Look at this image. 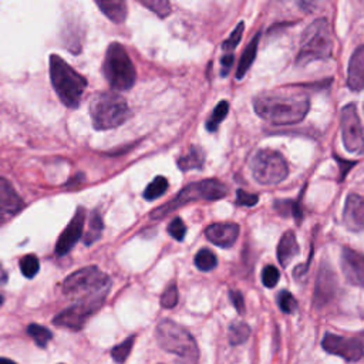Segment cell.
Instances as JSON below:
<instances>
[{
  "label": "cell",
  "instance_id": "1",
  "mask_svg": "<svg viewBox=\"0 0 364 364\" xmlns=\"http://www.w3.org/2000/svg\"><path fill=\"white\" fill-rule=\"evenodd\" d=\"M256 114L273 125H291L300 122L309 108V97L296 91L262 92L253 100Z\"/></svg>",
  "mask_w": 364,
  "mask_h": 364
},
{
  "label": "cell",
  "instance_id": "2",
  "mask_svg": "<svg viewBox=\"0 0 364 364\" xmlns=\"http://www.w3.org/2000/svg\"><path fill=\"white\" fill-rule=\"evenodd\" d=\"M111 287L109 277L97 266H85L73 272L63 282V293L75 301L87 299H105Z\"/></svg>",
  "mask_w": 364,
  "mask_h": 364
},
{
  "label": "cell",
  "instance_id": "3",
  "mask_svg": "<svg viewBox=\"0 0 364 364\" xmlns=\"http://www.w3.org/2000/svg\"><path fill=\"white\" fill-rule=\"evenodd\" d=\"M50 78L61 102L68 108H77L87 80L57 54L50 55Z\"/></svg>",
  "mask_w": 364,
  "mask_h": 364
},
{
  "label": "cell",
  "instance_id": "4",
  "mask_svg": "<svg viewBox=\"0 0 364 364\" xmlns=\"http://www.w3.org/2000/svg\"><path fill=\"white\" fill-rule=\"evenodd\" d=\"M156 341L168 353L175 354L182 364H198L199 348L193 336L172 320H161L156 326Z\"/></svg>",
  "mask_w": 364,
  "mask_h": 364
},
{
  "label": "cell",
  "instance_id": "5",
  "mask_svg": "<svg viewBox=\"0 0 364 364\" xmlns=\"http://www.w3.org/2000/svg\"><path fill=\"white\" fill-rule=\"evenodd\" d=\"M90 115L92 127L104 131L124 124L129 118L131 111L122 95L114 91H102L91 97Z\"/></svg>",
  "mask_w": 364,
  "mask_h": 364
},
{
  "label": "cell",
  "instance_id": "6",
  "mask_svg": "<svg viewBox=\"0 0 364 364\" xmlns=\"http://www.w3.org/2000/svg\"><path fill=\"white\" fill-rule=\"evenodd\" d=\"M333 54V36L327 18H316L303 31L300 50L296 55L297 65H306L316 60H326Z\"/></svg>",
  "mask_w": 364,
  "mask_h": 364
},
{
  "label": "cell",
  "instance_id": "7",
  "mask_svg": "<svg viewBox=\"0 0 364 364\" xmlns=\"http://www.w3.org/2000/svg\"><path fill=\"white\" fill-rule=\"evenodd\" d=\"M102 74L109 87L117 91H127L136 80L135 67L121 43H111L105 51Z\"/></svg>",
  "mask_w": 364,
  "mask_h": 364
},
{
  "label": "cell",
  "instance_id": "8",
  "mask_svg": "<svg viewBox=\"0 0 364 364\" xmlns=\"http://www.w3.org/2000/svg\"><path fill=\"white\" fill-rule=\"evenodd\" d=\"M228 193V186L219 179H203L198 182H192L185 186L173 199L166 202L165 205L156 208L151 212L152 219H161L165 215L173 212L176 208L186 205L188 202L205 199V200H218L225 198Z\"/></svg>",
  "mask_w": 364,
  "mask_h": 364
},
{
  "label": "cell",
  "instance_id": "9",
  "mask_svg": "<svg viewBox=\"0 0 364 364\" xmlns=\"http://www.w3.org/2000/svg\"><path fill=\"white\" fill-rule=\"evenodd\" d=\"M253 178L262 185H276L286 179L289 173L284 158L273 149H260L250 159Z\"/></svg>",
  "mask_w": 364,
  "mask_h": 364
},
{
  "label": "cell",
  "instance_id": "10",
  "mask_svg": "<svg viewBox=\"0 0 364 364\" xmlns=\"http://www.w3.org/2000/svg\"><path fill=\"white\" fill-rule=\"evenodd\" d=\"M340 129L343 145L350 154L364 152V131L354 104H347L340 111Z\"/></svg>",
  "mask_w": 364,
  "mask_h": 364
},
{
  "label": "cell",
  "instance_id": "11",
  "mask_svg": "<svg viewBox=\"0 0 364 364\" xmlns=\"http://www.w3.org/2000/svg\"><path fill=\"white\" fill-rule=\"evenodd\" d=\"M105 299H87L75 301L73 306L67 307L65 310L60 311L54 318L53 323L58 327H65L74 331H78L84 327L87 320L101 309Z\"/></svg>",
  "mask_w": 364,
  "mask_h": 364
},
{
  "label": "cell",
  "instance_id": "12",
  "mask_svg": "<svg viewBox=\"0 0 364 364\" xmlns=\"http://www.w3.org/2000/svg\"><path fill=\"white\" fill-rule=\"evenodd\" d=\"M323 348L347 361H358L364 355V341L358 337H346L327 333L321 340Z\"/></svg>",
  "mask_w": 364,
  "mask_h": 364
},
{
  "label": "cell",
  "instance_id": "13",
  "mask_svg": "<svg viewBox=\"0 0 364 364\" xmlns=\"http://www.w3.org/2000/svg\"><path fill=\"white\" fill-rule=\"evenodd\" d=\"M84 222H85V209L82 206H78L73 219L67 225V228L63 230V233L58 236V240L55 243V255L64 256L67 255L73 246L81 239L82 230H84Z\"/></svg>",
  "mask_w": 364,
  "mask_h": 364
},
{
  "label": "cell",
  "instance_id": "14",
  "mask_svg": "<svg viewBox=\"0 0 364 364\" xmlns=\"http://www.w3.org/2000/svg\"><path fill=\"white\" fill-rule=\"evenodd\" d=\"M336 290H337L336 274L333 269L326 262H323L316 279V286H314V297H313L314 306L317 309H321L326 304H328L334 297Z\"/></svg>",
  "mask_w": 364,
  "mask_h": 364
},
{
  "label": "cell",
  "instance_id": "15",
  "mask_svg": "<svg viewBox=\"0 0 364 364\" xmlns=\"http://www.w3.org/2000/svg\"><path fill=\"white\" fill-rule=\"evenodd\" d=\"M341 270L351 284L364 289V255L344 246L341 249Z\"/></svg>",
  "mask_w": 364,
  "mask_h": 364
},
{
  "label": "cell",
  "instance_id": "16",
  "mask_svg": "<svg viewBox=\"0 0 364 364\" xmlns=\"http://www.w3.org/2000/svg\"><path fill=\"white\" fill-rule=\"evenodd\" d=\"M23 208L24 200L16 192L13 185L6 178L0 176V225L6 219L17 215Z\"/></svg>",
  "mask_w": 364,
  "mask_h": 364
},
{
  "label": "cell",
  "instance_id": "17",
  "mask_svg": "<svg viewBox=\"0 0 364 364\" xmlns=\"http://www.w3.org/2000/svg\"><path fill=\"white\" fill-rule=\"evenodd\" d=\"M343 222L350 230H364V196L348 193L344 203Z\"/></svg>",
  "mask_w": 364,
  "mask_h": 364
},
{
  "label": "cell",
  "instance_id": "18",
  "mask_svg": "<svg viewBox=\"0 0 364 364\" xmlns=\"http://www.w3.org/2000/svg\"><path fill=\"white\" fill-rule=\"evenodd\" d=\"M205 236L216 246L230 247L239 236V225L232 222L212 223L205 229Z\"/></svg>",
  "mask_w": 364,
  "mask_h": 364
},
{
  "label": "cell",
  "instance_id": "19",
  "mask_svg": "<svg viewBox=\"0 0 364 364\" xmlns=\"http://www.w3.org/2000/svg\"><path fill=\"white\" fill-rule=\"evenodd\" d=\"M347 84L353 91L364 90V46H360L351 54L347 71Z\"/></svg>",
  "mask_w": 364,
  "mask_h": 364
},
{
  "label": "cell",
  "instance_id": "20",
  "mask_svg": "<svg viewBox=\"0 0 364 364\" xmlns=\"http://www.w3.org/2000/svg\"><path fill=\"white\" fill-rule=\"evenodd\" d=\"M299 255V243L296 240V235L291 230H287L282 235L277 245V259L280 264L284 267L290 263V260Z\"/></svg>",
  "mask_w": 364,
  "mask_h": 364
},
{
  "label": "cell",
  "instance_id": "21",
  "mask_svg": "<svg viewBox=\"0 0 364 364\" xmlns=\"http://www.w3.org/2000/svg\"><path fill=\"white\" fill-rule=\"evenodd\" d=\"M95 4L111 21L119 24L127 18V3L122 0H95Z\"/></svg>",
  "mask_w": 364,
  "mask_h": 364
},
{
  "label": "cell",
  "instance_id": "22",
  "mask_svg": "<svg viewBox=\"0 0 364 364\" xmlns=\"http://www.w3.org/2000/svg\"><path fill=\"white\" fill-rule=\"evenodd\" d=\"M178 168L181 171H191V169H202L205 164V152L200 146H191L185 154L178 158Z\"/></svg>",
  "mask_w": 364,
  "mask_h": 364
},
{
  "label": "cell",
  "instance_id": "23",
  "mask_svg": "<svg viewBox=\"0 0 364 364\" xmlns=\"http://www.w3.org/2000/svg\"><path fill=\"white\" fill-rule=\"evenodd\" d=\"M259 38H260V33H256V36L250 40V43L246 46V48L242 53V57L239 60L237 64V70H236V78L240 80L243 78V75L247 73V70L250 68V65L255 61L256 53H257V46H259Z\"/></svg>",
  "mask_w": 364,
  "mask_h": 364
},
{
  "label": "cell",
  "instance_id": "24",
  "mask_svg": "<svg viewBox=\"0 0 364 364\" xmlns=\"http://www.w3.org/2000/svg\"><path fill=\"white\" fill-rule=\"evenodd\" d=\"M104 230V222L102 218L100 215V212L97 209H94L90 215V220H88V228L85 230L84 235V243L87 246L92 245L94 242H97L101 237V233Z\"/></svg>",
  "mask_w": 364,
  "mask_h": 364
},
{
  "label": "cell",
  "instance_id": "25",
  "mask_svg": "<svg viewBox=\"0 0 364 364\" xmlns=\"http://www.w3.org/2000/svg\"><path fill=\"white\" fill-rule=\"evenodd\" d=\"M250 336V327L243 323V321H235L229 326V331H228V337H229V343L232 346H237L245 343Z\"/></svg>",
  "mask_w": 364,
  "mask_h": 364
},
{
  "label": "cell",
  "instance_id": "26",
  "mask_svg": "<svg viewBox=\"0 0 364 364\" xmlns=\"http://www.w3.org/2000/svg\"><path fill=\"white\" fill-rule=\"evenodd\" d=\"M168 191V179L165 176H155L144 191V198L146 200H154L161 198Z\"/></svg>",
  "mask_w": 364,
  "mask_h": 364
},
{
  "label": "cell",
  "instance_id": "27",
  "mask_svg": "<svg viewBox=\"0 0 364 364\" xmlns=\"http://www.w3.org/2000/svg\"><path fill=\"white\" fill-rule=\"evenodd\" d=\"M228 112H229V104H228V101H225V100H223V101H219V104L213 108L210 117L206 119V124H205V125H206V129L210 131V132L216 131L218 127H219V124L226 118Z\"/></svg>",
  "mask_w": 364,
  "mask_h": 364
},
{
  "label": "cell",
  "instance_id": "28",
  "mask_svg": "<svg viewBox=\"0 0 364 364\" xmlns=\"http://www.w3.org/2000/svg\"><path fill=\"white\" fill-rule=\"evenodd\" d=\"M27 334H28V336L34 340V343H36L38 347H41V348H44V347L48 344V341L53 338V333H51L47 327L40 326V324H37V323L28 324V327H27Z\"/></svg>",
  "mask_w": 364,
  "mask_h": 364
},
{
  "label": "cell",
  "instance_id": "29",
  "mask_svg": "<svg viewBox=\"0 0 364 364\" xmlns=\"http://www.w3.org/2000/svg\"><path fill=\"white\" fill-rule=\"evenodd\" d=\"M216 264H218L216 255L212 250L206 249V247L200 249L195 255V266L202 272H210L216 267Z\"/></svg>",
  "mask_w": 364,
  "mask_h": 364
},
{
  "label": "cell",
  "instance_id": "30",
  "mask_svg": "<svg viewBox=\"0 0 364 364\" xmlns=\"http://www.w3.org/2000/svg\"><path fill=\"white\" fill-rule=\"evenodd\" d=\"M134 343H135V336H129L122 343L114 346L112 350H111V357L114 358V361L118 363V364L125 363V360L128 358V355L132 350Z\"/></svg>",
  "mask_w": 364,
  "mask_h": 364
},
{
  "label": "cell",
  "instance_id": "31",
  "mask_svg": "<svg viewBox=\"0 0 364 364\" xmlns=\"http://www.w3.org/2000/svg\"><path fill=\"white\" fill-rule=\"evenodd\" d=\"M274 209L284 218L287 216H294V218H300L301 212H300V206L297 205L296 200H290V199H280L276 200L273 203Z\"/></svg>",
  "mask_w": 364,
  "mask_h": 364
},
{
  "label": "cell",
  "instance_id": "32",
  "mask_svg": "<svg viewBox=\"0 0 364 364\" xmlns=\"http://www.w3.org/2000/svg\"><path fill=\"white\" fill-rule=\"evenodd\" d=\"M20 270L21 273L28 277V279H33L38 270H40V262L37 259L36 255H26L20 259Z\"/></svg>",
  "mask_w": 364,
  "mask_h": 364
},
{
  "label": "cell",
  "instance_id": "33",
  "mask_svg": "<svg viewBox=\"0 0 364 364\" xmlns=\"http://www.w3.org/2000/svg\"><path fill=\"white\" fill-rule=\"evenodd\" d=\"M139 3L148 7L161 18H165L171 14V3L168 0H141Z\"/></svg>",
  "mask_w": 364,
  "mask_h": 364
},
{
  "label": "cell",
  "instance_id": "34",
  "mask_svg": "<svg viewBox=\"0 0 364 364\" xmlns=\"http://www.w3.org/2000/svg\"><path fill=\"white\" fill-rule=\"evenodd\" d=\"M243 30H245V24H243V21H240V23L236 26V28L232 31V34L223 41L222 48H223V51H225L226 54L233 53V50L236 48V46L240 43Z\"/></svg>",
  "mask_w": 364,
  "mask_h": 364
},
{
  "label": "cell",
  "instance_id": "35",
  "mask_svg": "<svg viewBox=\"0 0 364 364\" xmlns=\"http://www.w3.org/2000/svg\"><path fill=\"white\" fill-rule=\"evenodd\" d=\"M277 303H279V307L283 313H293L296 309H297V301L296 299L293 297V294L287 290H282L279 294H277Z\"/></svg>",
  "mask_w": 364,
  "mask_h": 364
},
{
  "label": "cell",
  "instance_id": "36",
  "mask_svg": "<svg viewBox=\"0 0 364 364\" xmlns=\"http://www.w3.org/2000/svg\"><path fill=\"white\" fill-rule=\"evenodd\" d=\"M178 304V287L175 283H171L161 296V306L164 309H172Z\"/></svg>",
  "mask_w": 364,
  "mask_h": 364
},
{
  "label": "cell",
  "instance_id": "37",
  "mask_svg": "<svg viewBox=\"0 0 364 364\" xmlns=\"http://www.w3.org/2000/svg\"><path fill=\"white\" fill-rule=\"evenodd\" d=\"M168 233H169L173 239H176L178 242H182V240H183V237H185V235H186V226H185L183 220H182L179 216L173 218V219L169 222V225H168Z\"/></svg>",
  "mask_w": 364,
  "mask_h": 364
},
{
  "label": "cell",
  "instance_id": "38",
  "mask_svg": "<svg viewBox=\"0 0 364 364\" xmlns=\"http://www.w3.org/2000/svg\"><path fill=\"white\" fill-rule=\"evenodd\" d=\"M279 279H280V273H279V270L273 264L264 266V269L262 270V283L266 287H269V289L274 287L277 284Z\"/></svg>",
  "mask_w": 364,
  "mask_h": 364
},
{
  "label": "cell",
  "instance_id": "39",
  "mask_svg": "<svg viewBox=\"0 0 364 364\" xmlns=\"http://www.w3.org/2000/svg\"><path fill=\"white\" fill-rule=\"evenodd\" d=\"M259 200V196L255 193H249L243 189L236 191V205L239 206H255Z\"/></svg>",
  "mask_w": 364,
  "mask_h": 364
},
{
  "label": "cell",
  "instance_id": "40",
  "mask_svg": "<svg viewBox=\"0 0 364 364\" xmlns=\"http://www.w3.org/2000/svg\"><path fill=\"white\" fill-rule=\"evenodd\" d=\"M229 299H230L233 307L236 309V311L239 314H243L245 313V299H243L242 293L239 290H230L229 291Z\"/></svg>",
  "mask_w": 364,
  "mask_h": 364
},
{
  "label": "cell",
  "instance_id": "41",
  "mask_svg": "<svg viewBox=\"0 0 364 364\" xmlns=\"http://www.w3.org/2000/svg\"><path fill=\"white\" fill-rule=\"evenodd\" d=\"M233 60H235L233 53L225 54V55L220 58V67H222L220 74H222L223 77H226V75L229 74V71H230V68H232V64H233Z\"/></svg>",
  "mask_w": 364,
  "mask_h": 364
},
{
  "label": "cell",
  "instance_id": "42",
  "mask_svg": "<svg viewBox=\"0 0 364 364\" xmlns=\"http://www.w3.org/2000/svg\"><path fill=\"white\" fill-rule=\"evenodd\" d=\"M6 282H7V272L0 264V283H6Z\"/></svg>",
  "mask_w": 364,
  "mask_h": 364
},
{
  "label": "cell",
  "instance_id": "43",
  "mask_svg": "<svg viewBox=\"0 0 364 364\" xmlns=\"http://www.w3.org/2000/svg\"><path fill=\"white\" fill-rule=\"evenodd\" d=\"M0 364H17V363H14V361H13V360H10V358L0 357Z\"/></svg>",
  "mask_w": 364,
  "mask_h": 364
},
{
  "label": "cell",
  "instance_id": "44",
  "mask_svg": "<svg viewBox=\"0 0 364 364\" xmlns=\"http://www.w3.org/2000/svg\"><path fill=\"white\" fill-rule=\"evenodd\" d=\"M3 301H4V299H3V296H1V294H0V306H1V304H3Z\"/></svg>",
  "mask_w": 364,
  "mask_h": 364
},
{
  "label": "cell",
  "instance_id": "45",
  "mask_svg": "<svg viewBox=\"0 0 364 364\" xmlns=\"http://www.w3.org/2000/svg\"><path fill=\"white\" fill-rule=\"evenodd\" d=\"M363 109H364V104H363Z\"/></svg>",
  "mask_w": 364,
  "mask_h": 364
}]
</instances>
